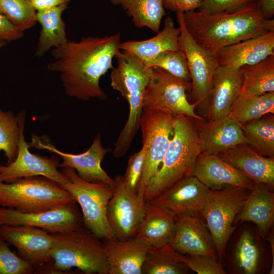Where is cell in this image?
<instances>
[{"mask_svg":"<svg viewBox=\"0 0 274 274\" xmlns=\"http://www.w3.org/2000/svg\"><path fill=\"white\" fill-rule=\"evenodd\" d=\"M119 32L102 37L88 36L67 41L51 51L54 60L47 68L58 73L65 93L83 101L106 100L99 85L101 77L113 69V60L120 50Z\"/></svg>","mask_w":274,"mask_h":274,"instance_id":"cell-1","label":"cell"},{"mask_svg":"<svg viewBox=\"0 0 274 274\" xmlns=\"http://www.w3.org/2000/svg\"><path fill=\"white\" fill-rule=\"evenodd\" d=\"M184 23L195 41L216 54L222 48L274 31V20L264 19L255 4L241 10L206 13L184 12Z\"/></svg>","mask_w":274,"mask_h":274,"instance_id":"cell-2","label":"cell"},{"mask_svg":"<svg viewBox=\"0 0 274 274\" xmlns=\"http://www.w3.org/2000/svg\"><path fill=\"white\" fill-rule=\"evenodd\" d=\"M201 152L195 119L184 115L176 116L173 136L164 159L145 189V202L156 197L179 181L193 176L196 160Z\"/></svg>","mask_w":274,"mask_h":274,"instance_id":"cell-3","label":"cell"},{"mask_svg":"<svg viewBox=\"0 0 274 274\" xmlns=\"http://www.w3.org/2000/svg\"><path fill=\"white\" fill-rule=\"evenodd\" d=\"M117 65L111 73V86L118 91L129 105V114L113 150L116 158L128 151L139 129L143 111V98L152 68L130 52L120 50L115 56Z\"/></svg>","mask_w":274,"mask_h":274,"instance_id":"cell-4","label":"cell"},{"mask_svg":"<svg viewBox=\"0 0 274 274\" xmlns=\"http://www.w3.org/2000/svg\"><path fill=\"white\" fill-rule=\"evenodd\" d=\"M51 234L53 243L48 273H62L76 268L86 274H108L104 243L100 237L83 228Z\"/></svg>","mask_w":274,"mask_h":274,"instance_id":"cell-5","label":"cell"},{"mask_svg":"<svg viewBox=\"0 0 274 274\" xmlns=\"http://www.w3.org/2000/svg\"><path fill=\"white\" fill-rule=\"evenodd\" d=\"M73 202V196L59 183L43 176L0 182V207L38 213Z\"/></svg>","mask_w":274,"mask_h":274,"instance_id":"cell-6","label":"cell"},{"mask_svg":"<svg viewBox=\"0 0 274 274\" xmlns=\"http://www.w3.org/2000/svg\"><path fill=\"white\" fill-rule=\"evenodd\" d=\"M68 181L61 186L74 197L81 210L84 226L103 239H116L109 224L107 210L114 187L81 179L71 167L61 168Z\"/></svg>","mask_w":274,"mask_h":274,"instance_id":"cell-7","label":"cell"},{"mask_svg":"<svg viewBox=\"0 0 274 274\" xmlns=\"http://www.w3.org/2000/svg\"><path fill=\"white\" fill-rule=\"evenodd\" d=\"M247 189L226 186L210 189L199 214L204 219L220 259L236 227L232 225L247 197Z\"/></svg>","mask_w":274,"mask_h":274,"instance_id":"cell-8","label":"cell"},{"mask_svg":"<svg viewBox=\"0 0 274 274\" xmlns=\"http://www.w3.org/2000/svg\"><path fill=\"white\" fill-rule=\"evenodd\" d=\"M175 116L158 110L143 109L140 127L146 155L136 195L141 200H144L147 186L164 159L173 134Z\"/></svg>","mask_w":274,"mask_h":274,"instance_id":"cell-9","label":"cell"},{"mask_svg":"<svg viewBox=\"0 0 274 274\" xmlns=\"http://www.w3.org/2000/svg\"><path fill=\"white\" fill-rule=\"evenodd\" d=\"M190 89L191 82L177 78L161 68L153 67L144 95L143 109H156L174 116L184 115L204 120L195 112L197 104H191L187 99V91Z\"/></svg>","mask_w":274,"mask_h":274,"instance_id":"cell-10","label":"cell"},{"mask_svg":"<svg viewBox=\"0 0 274 274\" xmlns=\"http://www.w3.org/2000/svg\"><path fill=\"white\" fill-rule=\"evenodd\" d=\"M17 115L20 126L17 154L13 162L6 165L0 164V182L10 183L22 178L43 176L60 185L66 183L67 178L58 169L60 163L58 157L54 155L42 156L29 151L24 136L25 110H21Z\"/></svg>","mask_w":274,"mask_h":274,"instance_id":"cell-11","label":"cell"},{"mask_svg":"<svg viewBox=\"0 0 274 274\" xmlns=\"http://www.w3.org/2000/svg\"><path fill=\"white\" fill-rule=\"evenodd\" d=\"M184 12H176L181 30L179 45L187 58L191 89L197 106H209L214 74L219 66L216 54L199 45L186 27Z\"/></svg>","mask_w":274,"mask_h":274,"instance_id":"cell-12","label":"cell"},{"mask_svg":"<svg viewBox=\"0 0 274 274\" xmlns=\"http://www.w3.org/2000/svg\"><path fill=\"white\" fill-rule=\"evenodd\" d=\"M28 145L29 148L46 150L59 155L62 159L59 167L74 168L84 180L102 183L113 187L115 185L114 179L112 178L101 166V162L106 155L112 150L102 146L100 133L94 138L87 151L78 154L67 153L58 150L46 135L39 136L32 134Z\"/></svg>","mask_w":274,"mask_h":274,"instance_id":"cell-13","label":"cell"},{"mask_svg":"<svg viewBox=\"0 0 274 274\" xmlns=\"http://www.w3.org/2000/svg\"><path fill=\"white\" fill-rule=\"evenodd\" d=\"M2 225L32 226L50 233L68 232L84 227L82 213L76 202L38 213H24L0 207Z\"/></svg>","mask_w":274,"mask_h":274,"instance_id":"cell-14","label":"cell"},{"mask_svg":"<svg viewBox=\"0 0 274 274\" xmlns=\"http://www.w3.org/2000/svg\"><path fill=\"white\" fill-rule=\"evenodd\" d=\"M114 179L115 185L107 207L108 221L117 239L133 238L144 218L146 203L126 190L123 176Z\"/></svg>","mask_w":274,"mask_h":274,"instance_id":"cell-15","label":"cell"},{"mask_svg":"<svg viewBox=\"0 0 274 274\" xmlns=\"http://www.w3.org/2000/svg\"><path fill=\"white\" fill-rule=\"evenodd\" d=\"M0 235L35 268V273H46L53 243L51 233L32 226L2 225Z\"/></svg>","mask_w":274,"mask_h":274,"instance_id":"cell-16","label":"cell"},{"mask_svg":"<svg viewBox=\"0 0 274 274\" xmlns=\"http://www.w3.org/2000/svg\"><path fill=\"white\" fill-rule=\"evenodd\" d=\"M199 214L178 216L175 235L170 244L184 254L216 259L215 247L206 224Z\"/></svg>","mask_w":274,"mask_h":274,"instance_id":"cell-17","label":"cell"},{"mask_svg":"<svg viewBox=\"0 0 274 274\" xmlns=\"http://www.w3.org/2000/svg\"><path fill=\"white\" fill-rule=\"evenodd\" d=\"M193 176L210 189L234 186L251 190L254 183L238 169L219 156L201 152L195 164Z\"/></svg>","mask_w":274,"mask_h":274,"instance_id":"cell-18","label":"cell"},{"mask_svg":"<svg viewBox=\"0 0 274 274\" xmlns=\"http://www.w3.org/2000/svg\"><path fill=\"white\" fill-rule=\"evenodd\" d=\"M210 189L197 178L183 179L146 203L162 207L177 215L199 214Z\"/></svg>","mask_w":274,"mask_h":274,"instance_id":"cell-19","label":"cell"},{"mask_svg":"<svg viewBox=\"0 0 274 274\" xmlns=\"http://www.w3.org/2000/svg\"><path fill=\"white\" fill-rule=\"evenodd\" d=\"M195 121L202 152L219 155L239 144L246 143L242 124L229 114L213 121Z\"/></svg>","mask_w":274,"mask_h":274,"instance_id":"cell-20","label":"cell"},{"mask_svg":"<svg viewBox=\"0 0 274 274\" xmlns=\"http://www.w3.org/2000/svg\"><path fill=\"white\" fill-rule=\"evenodd\" d=\"M272 55H274V31L225 47L216 53L219 65L235 68L256 64Z\"/></svg>","mask_w":274,"mask_h":274,"instance_id":"cell-21","label":"cell"},{"mask_svg":"<svg viewBox=\"0 0 274 274\" xmlns=\"http://www.w3.org/2000/svg\"><path fill=\"white\" fill-rule=\"evenodd\" d=\"M238 169L254 183L274 186V157L263 156L247 143L235 146L217 155Z\"/></svg>","mask_w":274,"mask_h":274,"instance_id":"cell-22","label":"cell"},{"mask_svg":"<svg viewBox=\"0 0 274 274\" xmlns=\"http://www.w3.org/2000/svg\"><path fill=\"white\" fill-rule=\"evenodd\" d=\"M108 274H143L142 267L150 246L134 238L104 239Z\"/></svg>","mask_w":274,"mask_h":274,"instance_id":"cell-23","label":"cell"},{"mask_svg":"<svg viewBox=\"0 0 274 274\" xmlns=\"http://www.w3.org/2000/svg\"><path fill=\"white\" fill-rule=\"evenodd\" d=\"M242 83L239 68L219 65L213 77L208 111V121L228 115Z\"/></svg>","mask_w":274,"mask_h":274,"instance_id":"cell-24","label":"cell"},{"mask_svg":"<svg viewBox=\"0 0 274 274\" xmlns=\"http://www.w3.org/2000/svg\"><path fill=\"white\" fill-rule=\"evenodd\" d=\"M178 216L162 207L146 203L145 213L134 238L149 246L170 243L177 228Z\"/></svg>","mask_w":274,"mask_h":274,"instance_id":"cell-25","label":"cell"},{"mask_svg":"<svg viewBox=\"0 0 274 274\" xmlns=\"http://www.w3.org/2000/svg\"><path fill=\"white\" fill-rule=\"evenodd\" d=\"M250 191L233 223L252 222L257 226L260 235L264 237L273 223L274 194L262 183H254Z\"/></svg>","mask_w":274,"mask_h":274,"instance_id":"cell-26","label":"cell"},{"mask_svg":"<svg viewBox=\"0 0 274 274\" xmlns=\"http://www.w3.org/2000/svg\"><path fill=\"white\" fill-rule=\"evenodd\" d=\"M180 33V27H175L172 18L167 16L162 30L155 37L143 41L121 43L120 49L130 52L144 63L148 62L161 52L181 50L179 45Z\"/></svg>","mask_w":274,"mask_h":274,"instance_id":"cell-27","label":"cell"},{"mask_svg":"<svg viewBox=\"0 0 274 274\" xmlns=\"http://www.w3.org/2000/svg\"><path fill=\"white\" fill-rule=\"evenodd\" d=\"M68 4L37 11V20L41 25V29L35 56L41 57L52 48L57 47L68 41L65 23L61 15L68 8Z\"/></svg>","mask_w":274,"mask_h":274,"instance_id":"cell-28","label":"cell"},{"mask_svg":"<svg viewBox=\"0 0 274 274\" xmlns=\"http://www.w3.org/2000/svg\"><path fill=\"white\" fill-rule=\"evenodd\" d=\"M239 68L242 83L238 94L260 95L274 91V55Z\"/></svg>","mask_w":274,"mask_h":274,"instance_id":"cell-29","label":"cell"},{"mask_svg":"<svg viewBox=\"0 0 274 274\" xmlns=\"http://www.w3.org/2000/svg\"><path fill=\"white\" fill-rule=\"evenodd\" d=\"M120 6L131 18L134 26L147 27L158 32L162 18L165 15L163 0H109Z\"/></svg>","mask_w":274,"mask_h":274,"instance_id":"cell-30","label":"cell"},{"mask_svg":"<svg viewBox=\"0 0 274 274\" xmlns=\"http://www.w3.org/2000/svg\"><path fill=\"white\" fill-rule=\"evenodd\" d=\"M181 254L169 243L150 246L143 263V273H186L189 268L182 260Z\"/></svg>","mask_w":274,"mask_h":274,"instance_id":"cell-31","label":"cell"},{"mask_svg":"<svg viewBox=\"0 0 274 274\" xmlns=\"http://www.w3.org/2000/svg\"><path fill=\"white\" fill-rule=\"evenodd\" d=\"M246 143L259 154L274 157V117L268 114L242 124Z\"/></svg>","mask_w":274,"mask_h":274,"instance_id":"cell-32","label":"cell"},{"mask_svg":"<svg viewBox=\"0 0 274 274\" xmlns=\"http://www.w3.org/2000/svg\"><path fill=\"white\" fill-rule=\"evenodd\" d=\"M274 113V91L260 95L238 94L229 114L241 124Z\"/></svg>","mask_w":274,"mask_h":274,"instance_id":"cell-33","label":"cell"},{"mask_svg":"<svg viewBox=\"0 0 274 274\" xmlns=\"http://www.w3.org/2000/svg\"><path fill=\"white\" fill-rule=\"evenodd\" d=\"M0 13L23 32L37 22V11L29 0H0Z\"/></svg>","mask_w":274,"mask_h":274,"instance_id":"cell-34","label":"cell"},{"mask_svg":"<svg viewBox=\"0 0 274 274\" xmlns=\"http://www.w3.org/2000/svg\"><path fill=\"white\" fill-rule=\"evenodd\" d=\"M20 126L17 115L11 111L0 108V152H4L7 164L16 157L19 140Z\"/></svg>","mask_w":274,"mask_h":274,"instance_id":"cell-35","label":"cell"},{"mask_svg":"<svg viewBox=\"0 0 274 274\" xmlns=\"http://www.w3.org/2000/svg\"><path fill=\"white\" fill-rule=\"evenodd\" d=\"M144 64L147 68L158 67L177 78L191 82L187 58L181 50L161 52Z\"/></svg>","mask_w":274,"mask_h":274,"instance_id":"cell-36","label":"cell"},{"mask_svg":"<svg viewBox=\"0 0 274 274\" xmlns=\"http://www.w3.org/2000/svg\"><path fill=\"white\" fill-rule=\"evenodd\" d=\"M235 262L246 274L256 273L259 261V252L254 239L248 230L244 231L237 243L235 252Z\"/></svg>","mask_w":274,"mask_h":274,"instance_id":"cell-37","label":"cell"},{"mask_svg":"<svg viewBox=\"0 0 274 274\" xmlns=\"http://www.w3.org/2000/svg\"><path fill=\"white\" fill-rule=\"evenodd\" d=\"M35 268L12 251L0 235V274H32Z\"/></svg>","mask_w":274,"mask_h":274,"instance_id":"cell-38","label":"cell"},{"mask_svg":"<svg viewBox=\"0 0 274 274\" xmlns=\"http://www.w3.org/2000/svg\"><path fill=\"white\" fill-rule=\"evenodd\" d=\"M146 155L144 146L141 150L132 154L128 159L125 174L123 176V183L126 190L136 195L141 178Z\"/></svg>","mask_w":274,"mask_h":274,"instance_id":"cell-39","label":"cell"},{"mask_svg":"<svg viewBox=\"0 0 274 274\" xmlns=\"http://www.w3.org/2000/svg\"><path fill=\"white\" fill-rule=\"evenodd\" d=\"M181 259L186 266L198 274H225L221 263L206 256L181 254Z\"/></svg>","mask_w":274,"mask_h":274,"instance_id":"cell-40","label":"cell"},{"mask_svg":"<svg viewBox=\"0 0 274 274\" xmlns=\"http://www.w3.org/2000/svg\"><path fill=\"white\" fill-rule=\"evenodd\" d=\"M256 0H202L198 11L206 13L231 12L255 4Z\"/></svg>","mask_w":274,"mask_h":274,"instance_id":"cell-41","label":"cell"},{"mask_svg":"<svg viewBox=\"0 0 274 274\" xmlns=\"http://www.w3.org/2000/svg\"><path fill=\"white\" fill-rule=\"evenodd\" d=\"M202 0H163L165 9L172 12H186L198 10Z\"/></svg>","mask_w":274,"mask_h":274,"instance_id":"cell-42","label":"cell"},{"mask_svg":"<svg viewBox=\"0 0 274 274\" xmlns=\"http://www.w3.org/2000/svg\"><path fill=\"white\" fill-rule=\"evenodd\" d=\"M23 36V31L13 25L0 13V37L7 41L17 40Z\"/></svg>","mask_w":274,"mask_h":274,"instance_id":"cell-43","label":"cell"},{"mask_svg":"<svg viewBox=\"0 0 274 274\" xmlns=\"http://www.w3.org/2000/svg\"><path fill=\"white\" fill-rule=\"evenodd\" d=\"M255 5L264 19L272 18L274 15V0H256Z\"/></svg>","mask_w":274,"mask_h":274,"instance_id":"cell-44","label":"cell"},{"mask_svg":"<svg viewBox=\"0 0 274 274\" xmlns=\"http://www.w3.org/2000/svg\"><path fill=\"white\" fill-rule=\"evenodd\" d=\"M71 0H30L35 9L41 11L68 3Z\"/></svg>","mask_w":274,"mask_h":274,"instance_id":"cell-45","label":"cell"},{"mask_svg":"<svg viewBox=\"0 0 274 274\" xmlns=\"http://www.w3.org/2000/svg\"><path fill=\"white\" fill-rule=\"evenodd\" d=\"M269 235V236L268 239L270 243L271 249L272 256V265H271V268L270 269L269 273L270 274H273L274 273L273 272V270H274V240H273V234H272V232H270Z\"/></svg>","mask_w":274,"mask_h":274,"instance_id":"cell-46","label":"cell"},{"mask_svg":"<svg viewBox=\"0 0 274 274\" xmlns=\"http://www.w3.org/2000/svg\"><path fill=\"white\" fill-rule=\"evenodd\" d=\"M8 42L0 37V49L5 46Z\"/></svg>","mask_w":274,"mask_h":274,"instance_id":"cell-47","label":"cell"},{"mask_svg":"<svg viewBox=\"0 0 274 274\" xmlns=\"http://www.w3.org/2000/svg\"><path fill=\"white\" fill-rule=\"evenodd\" d=\"M30 1V0H29Z\"/></svg>","mask_w":274,"mask_h":274,"instance_id":"cell-48","label":"cell"}]
</instances>
